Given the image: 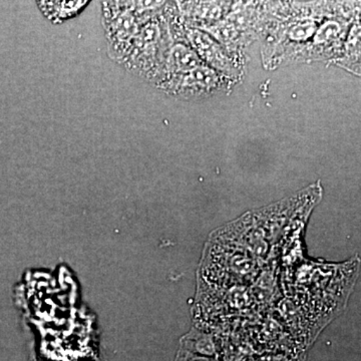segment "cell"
Instances as JSON below:
<instances>
[{
	"label": "cell",
	"instance_id": "4",
	"mask_svg": "<svg viewBox=\"0 0 361 361\" xmlns=\"http://www.w3.org/2000/svg\"><path fill=\"white\" fill-rule=\"evenodd\" d=\"M339 30H341V27L336 23H327L318 30L317 35H316V42H325L334 39L338 35Z\"/></svg>",
	"mask_w": 361,
	"mask_h": 361
},
{
	"label": "cell",
	"instance_id": "1",
	"mask_svg": "<svg viewBox=\"0 0 361 361\" xmlns=\"http://www.w3.org/2000/svg\"><path fill=\"white\" fill-rule=\"evenodd\" d=\"M191 40L197 51L208 63L220 70H230L229 61L223 54L219 45L209 39L207 35L198 32H193L191 35Z\"/></svg>",
	"mask_w": 361,
	"mask_h": 361
},
{
	"label": "cell",
	"instance_id": "7",
	"mask_svg": "<svg viewBox=\"0 0 361 361\" xmlns=\"http://www.w3.org/2000/svg\"><path fill=\"white\" fill-rule=\"evenodd\" d=\"M30 361H37V360H35V357H32V360H30Z\"/></svg>",
	"mask_w": 361,
	"mask_h": 361
},
{
	"label": "cell",
	"instance_id": "3",
	"mask_svg": "<svg viewBox=\"0 0 361 361\" xmlns=\"http://www.w3.org/2000/svg\"><path fill=\"white\" fill-rule=\"evenodd\" d=\"M217 82V75L213 71L204 66H197L194 70L190 71L186 77V84L193 87L205 89L211 87Z\"/></svg>",
	"mask_w": 361,
	"mask_h": 361
},
{
	"label": "cell",
	"instance_id": "5",
	"mask_svg": "<svg viewBox=\"0 0 361 361\" xmlns=\"http://www.w3.org/2000/svg\"><path fill=\"white\" fill-rule=\"evenodd\" d=\"M314 32V25L312 23H305V25L296 26L291 32L292 39L300 40L310 37Z\"/></svg>",
	"mask_w": 361,
	"mask_h": 361
},
{
	"label": "cell",
	"instance_id": "6",
	"mask_svg": "<svg viewBox=\"0 0 361 361\" xmlns=\"http://www.w3.org/2000/svg\"><path fill=\"white\" fill-rule=\"evenodd\" d=\"M164 2L165 0H140L142 8H154V7L161 6Z\"/></svg>",
	"mask_w": 361,
	"mask_h": 361
},
{
	"label": "cell",
	"instance_id": "2",
	"mask_svg": "<svg viewBox=\"0 0 361 361\" xmlns=\"http://www.w3.org/2000/svg\"><path fill=\"white\" fill-rule=\"evenodd\" d=\"M199 63L200 61L197 54L183 45L174 47L171 54V66L176 71H190L199 66Z\"/></svg>",
	"mask_w": 361,
	"mask_h": 361
}]
</instances>
